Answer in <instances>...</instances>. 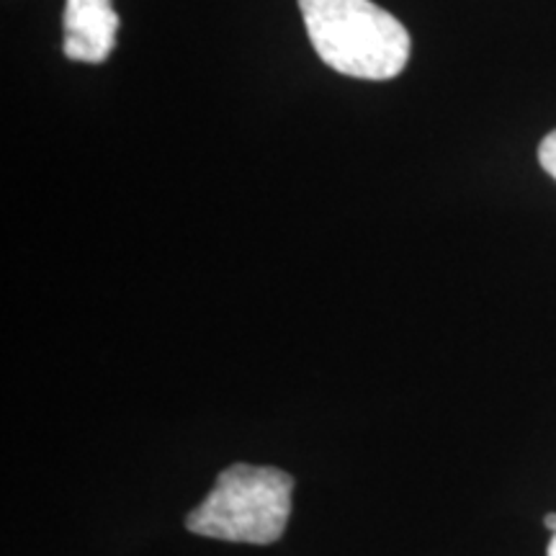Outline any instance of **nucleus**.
<instances>
[{
    "label": "nucleus",
    "mask_w": 556,
    "mask_h": 556,
    "mask_svg": "<svg viewBox=\"0 0 556 556\" xmlns=\"http://www.w3.org/2000/svg\"><path fill=\"white\" fill-rule=\"evenodd\" d=\"M299 11L319 60L336 73L392 80L407 67V29L371 0H299Z\"/></svg>",
    "instance_id": "1"
},
{
    "label": "nucleus",
    "mask_w": 556,
    "mask_h": 556,
    "mask_svg": "<svg viewBox=\"0 0 556 556\" xmlns=\"http://www.w3.org/2000/svg\"><path fill=\"white\" fill-rule=\"evenodd\" d=\"M294 477L276 467L232 464L217 477L204 503L193 507L186 528L197 536L235 544H274L291 513Z\"/></svg>",
    "instance_id": "2"
},
{
    "label": "nucleus",
    "mask_w": 556,
    "mask_h": 556,
    "mask_svg": "<svg viewBox=\"0 0 556 556\" xmlns=\"http://www.w3.org/2000/svg\"><path fill=\"white\" fill-rule=\"evenodd\" d=\"M62 24V50L67 60L101 65L116 50L119 16L114 11V0H67Z\"/></svg>",
    "instance_id": "3"
},
{
    "label": "nucleus",
    "mask_w": 556,
    "mask_h": 556,
    "mask_svg": "<svg viewBox=\"0 0 556 556\" xmlns=\"http://www.w3.org/2000/svg\"><path fill=\"white\" fill-rule=\"evenodd\" d=\"M539 160H541V168L556 180V131L544 137V142H541L539 148Z\"/></svg>",
    "instance_id": "4"
},
{
    "label": "nucleus",
    "mask_w": 556,
    "mask_h": 556,
    "mask_svg": "<svg viewBox=\"0 0 556 556\" xmlns=\"http://www.w3.org/2000/svg\"><path fill=\"white\" fill-rule=\"evenodd\" d=\"M544 523L548 531H552V541H548L546 556H556V513H548V516L544 518Z\"/></svg>",
    "instance_id": "5"
}]
</instances>
